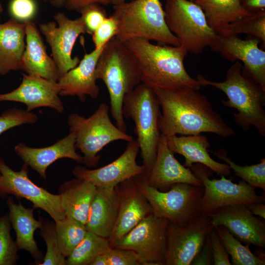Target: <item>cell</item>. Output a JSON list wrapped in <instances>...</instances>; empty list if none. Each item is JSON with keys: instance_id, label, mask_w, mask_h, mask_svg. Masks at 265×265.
I'll list each match as a JSON object with an SVG mask.
<instances>
[{"instance_id": "ee69618b", "label": "cell", "mask_w": 265, "mask_h": 265, "mask_svg": "<svg viewBox=\"0 0 265 265\" xmlns=\"http://www.w3.org/2000/svg\"><path fill=\"white\" fill-rule=\"evenodd\" d=\"M213 265V261L209 235L203 246L192 260L190 265Z\"/></svg>"}, {"instance_id": "9c48e42d", "label": "cell", "mask_w": 265, "mask_h": 265, "mask_svg": "<svg viewBox=\"0 0 265 265\" xmlns=\"http://www.w3.org/2000/svg\"><path fill=\"white\" fill-rule=\"evenodd\" d=\"M164 10L167 27L188 53L200 54L214 41L217 33L194 2L165 0Z\"/></svg>"}, {"instance_id": "8992f818", "label": "cell", "mask_w": 265, "mask_h": 265, "mask_svg": "<svg viewBox=\"0 0 265 265\" xmlns=\"http://www.w3.org/2000/svg\"><path fill=\"white\" fill-rule=\"evenodd\" d=\"M123 114L124 118H131L134 123L142 165L145 173L148 174L155 162L161 137V112L153 88L142 82L127 94L123 100Z\"/></svg>"}, {"instance_id": "f1b7e54d", "label": "cell", "mask_w": 265, "mask_h": 265, "mask_svg": "<svg viewBox=\"0 0 265 265\" xmlns=\"http://www.w3.org/2000/svg\"><path fill=\"white\" fill-rule=\"evenodd\" d=\"M203 11L209 25L214 30L251 13L244 9L240 0H194Z\"/></svg>"}, {"instance_id": "d6986e66", "label": "cell", "mask_w": 265, "mask_h": 265, "mask_svg": "<svg viewBox=\"0 0 265 265\" xmlns=\"http://www.w3.org/2000/svg\"><path fill=\"white\" fill-rule=\"evenodd\" d=\"M60 91L57 81L23 74L22 81L19 87L10 92L0 94V102L23 103L28 111L40 107H48L62 113L64 107L59 97Z\"/></svg>"}, {"instance_id": "2e32d148", "label": "cell", "mask_w": 265, "mask_h": 265, "mask_svg": "<svg viewBox=\"0 0 265 265\" xmlns=\"http://www.w3.org/2000/svg\"><path fill=\"white\" fill-rule=\"evenodd\" d=\"M207 215L212 228L222 226L246 245L265 248V219L253 215L245 205L222 207Z\"/></svg>"}, {"instance_id": "ba28073f", "label": "cell", "mask_w": 265, "mask_h": 265, "mask_svg": "<svg viewBox=\"0 0 265 265\" xmlns=\"http://www.w3.org/2000/svg\"><path fill=\"white\" fill-rule=\"evenodd\" d=\"M133 179L156 216L173 223L184 224L200 214L199 205L204 193L203 185L179 183L166 191H160L148 184L145 173Z\"/></svg>"}, {"instance_id": "816d5d0a", "label": "cell", "mask_w": 265, "mask_h": 265, "mask_svg": "<svg viewBox=\"0 0 265 265\" xmlns=\"http://www.w3.org/2000/svg\"><path fill=\"white\" fill-rule=\"evenodd\" d=\"M44 2H48V0H43Z\"/></svg>"}, {"instance_id": "e0dca14e", "label": "cell", "mask_w": 265, "mask_h": 265, "mask_svg": "<svg viewBox=\"0 0 265 265\" xmlns=\"http://www.w3.org/2000/svg\"><path fill=\"white\" fill-rule=\"evenodd\" d=\"M115 190L118 201L117 215L113 229L107 238L111 247L142 219L153 213L149 203L133 178L117 185Z\"/></svg>"}, {"instance_id": "d590c367", "label": "cell", "mask_w": 265, "mask_h": 265, "mask_svg": "<svg viewBox=\"0 0 265 265\" xmlns=\"http://www.w3.org/2000/svg\"><path fill=\"white\" fill-rule=\"evenodd\" d=\"M11 223L7 216L0 217V265H14L19 250L10 235Z\"/></svg>"}, {"instance_id": "5b68a950", "label": "cell", "mask_w": 265, "mask_h": 265, "mask_svg": "<svg viewBox=\"0 0 265 265\" xmlns=\"http://www.w3.org/2000/svg\"><path fill=\"white\" fill-rule=\"evenodd\" d=\"M113 8L112 15L118 27L115 36L121 41L141 38L161 44L180 45L167 27L160 0H132L113 5Z\"/></svg>"}, {"instance_id": "6da1fadb", "label": "cell", "mask_w": 265, "mask_h": 265, "mask_svg": "<svg viewBox=\"0 0 265 265\" xmlns=\"http://www.w3.org/2000/svg\"><path fill=\"white\" fill-rule=\"evenodd\" d=\"M153 89L161 109L159 128L164 136L211 132L227 137L235 133L206 96L197 90Z\"/></svg>"}, {"instance_id": "f5cc1de1", "label": "cell", "mask_w": 265, "mask_h": 265, "mask_svg": "<svg viewBox=\"0 0 265 265\" xmlns=\"http://www.w3.org/2000/svg\"><path fill=\"white\" fill-rule=\"evenodd\" d=\"M190 0L191 1H194V0Z\"/></svg>"}, {"instance_id": "7dc6e473", "label": "cell", "mask_w": 265, "mask_h": 265, "mask_svg": "<svg viewBox=\"0 0 265 265\" xmlns=\"http://www.w3.org/2000/svg\"><path fill=\"white\" fill-rule=\"evenodd\" d=\"M90 265H108L106 253L98 256Z\"/></svg>"}, {"instance_id": "c3c4849f", "label": "cell", "mask_w": 265, "mask_h": 265, "mask_svg": "<svg viewBox=\"0 0 265 265\" xmlns=\"http://www.w3.org/2000/svg\"><path fill=\"white\" fill-rule=\"evenodd\" d=\"M254 254L259 259L265 261V254L262 248L257 247L254 251Z\"/></svg>"}, {"instance_id": "b9f144b4", "label": "cell", "mask_w": 265, "mask_h": 265, "mask_svg": "<svg viewBox=\"0 0 265 265\" xmlns=\"http://www.w3.org/2000/svg\"><path fill=\"white\" fill-rule=\"evenodd\" d=\"M214 265H231L227 252L215 229L212 228L209 234Z\"/></svg>"}, {"instance_id": "74e56055", "label": "cell", "mask_w": 265, "mask_h": 265, "mask_svg": "<svg viewBox=\"0 0 265 265\" xmlns=\"http://www.w3.org/2000/svg\"><path fill=\"white\" fill-rule=\"evenodd\" d=\"M86 32L92 35L95 30L107 17L106 9L101 4L93 3L84 7L80 12Z\"/></svg>"}, {"instance_id": "db71d44e", "label": "cell", "mask_w": 265, "mask_h": 265, "mask_svg": "<svg viewBox=\"0 0 265 265\" xmlns=\"http://www.w3.org/2000/svg\"></svg>"}, {"instance_id": "277c9868", "label": "cell", "mask_w": 265, "mask_h": 265, "mask_svg": "<svg viewBox=\"0 0 265 265\" xmlns=\"http://www.w3.org/2000/svg\"><path fill=\"white\" fill-rule=\"evenodd\" d=\"M95 75L107 88L110 111L116 126L126 132L123 100L127 94L142 83L141 73L133 54L116 36L105 45L96 65Z\"/></svg>"}, {"instance_id": "ab89813d", "label": "cell", "mask_w": 265, "mask_h": 265, "mask_svg": "<svg viewBox=\"0 0 265 265\" xmlns=\"http://www.w3.org/2000/svg\"><path fill=\"white\" fill-rule=\"evenodd\" d=\"M9 11L12 18L24 23L34 17L37 12V5L34 0H11Z\"/></svg>"}, {"instance_id": "83f0119b", "label": "cell", "mask_w": 265, "mask_h": 265, "mask_svg": "<svg viewBox=\"0 0 265 265\" xmlns=\"http://www.w3.org/2000/svg\"><path fill=\"white\" fill-rule=\"evenodd\" d=\"M97 189L90 182L77 178L61 185L59 195L66 216L85 225Z\"/></svg>"}, {"instance_id": "5bb4252c", "label": "cell", "mask_w": 265, "mask_h": 265, "mask_svg": "<svg viewBox=\"0 0 265 265\" xmlns=\"http://www.w3.org/2000/svg\"><path fill=\"white\" fill-rule=\"evenodd\" d=\"M54 19L56 22L50 21L40 24L39 29L51 48L52 58L60 78L80 62L78 56L72 57V52L79 35L86 32L80 17L72 20L64 13L58 12Z\"/></svg>"}, {"instance_id": "cb8c5ba5", "label": "cell", "mask_w": 265, "mask_h": 265, "mask_svg": "<svg viewBox=\"0 0 265 265\" xmlns=\"http://www.w3.org/2000/svg\"><path fill=\"white\" fill-rule=\"evenodd\" d=\"M169 149L174 153L183 156L185 159L184 165L190 168L194 163H200L210 168L217 175L225 177L231 173V170L226 163L213 159L209 153L210 143L208 138L199 134L166 137Z\"/></svg>"}, {"instance_id": "836d02e7", "label": "cell", "mask_w": 265, "mask_h": 265, "mask_svg": "<svg viewBox=\"0 0 265 265\" xmlns=\"http://www.w3.org/2000/svg\"><path fill=\"white\" fill-rule=\"evenodd\" d=\"M212 153L218 159L225 162L235 175L240 178L254 189L260 188L265 191V159L260 163L251 165H239L228 157L226 152L220 149Z\"/></svg>"}, {"instance_id": "9a60e30c", "label": "cell", "mask_w": 265, "mask_h": 265, "mask_svg": "<svg viewBox=\"0 0 265 265\" xmlns=\"http://www.w3.org/2000/svg\"><path fill=\"white\" fill-rule=\"evenodd\" d=\"M139 150L138 141L133 139L128 142L123 153L111 163L93 169L77 166L73 174L75 178L87 181L97 188H114L120 183L145 173L144 167L136 162Z\"/></svg>"}, {"instance_id": "f6af8a7d", "label": "cell", "mask_w": 265, "mask_h": 265, "mask_svg": "<svg viewBox=\"0 0 265 265\" xmlns=\"http://www.w3.org/2000/svg\"><path fill=\"white\" fill-rule=\"evenodd\" d=\"M242 7L250 13L265 10V0H240Z\"/></svg>"}, {"instance_id": "f546056e", "label": "cell", "mask_w": 265, "mask_h": 265, "mask_svg": "<svg viewBox=\"0 0 265 265\" xmlns=\"http://www.w3.org/2000/svg\"><path fill=\"white\" fill-rule=\"evenodd\" d=\"M110 248L106 238L87 231L83 240L67 257L66 265H90L98 256Z\"/></svg>"}, {"instance_id": "4dcf8cb0", "label": "cell", "mask_w": 265, "mask_h": 265, "mask_svg": "<svg viewBox=\"0 0 265 265\" xmlns=\"http://www.w3.org/2000/svg\"><path fill=\"white\" fill-rule=\"evenodd\" d=\"M54 222L60 252L67 258L84 238L87 230L84 224L70 217Z\"/></svg>"}, {"instance_id": "30bf717a", "label": "cell", "mask_w": 265, "mask_h": 265, "mask_svg": "<svg viewBox=\"0 0 265 265\" xmlns=\"http://www.w3.org/2000/svg\"><path fill=\"white\" fill-rule=\"evenodd\" d=\"M189 168L204 186L199 205L200 214L207 215L228 206L265 202V193L259 195L253 187L242 180L234 183L224 176L220 179H210L212 171L200 163L193 164Z\"/></svg>"}, {"instance_id": "d6a6232c", "label": "cell", "mask_w": 265, "mask_h": 265, "mask_svg": "<svg viewBox=\"0 0 265 265\" xmlns=\"http://www.w3.org/2000/svg\"><path fill=\"white\" fill-rule=\"evenodd\" d=\"M227 252L231 256L233 265H265V261L258 258L224 227L214 228Z\"/></svg>"}, {"instance_id": "4fadbf2b", "label": "cell", "mask_w": 265, "mask_h": 265, "mask_svg": "<svg viewBox=\"0 0 265 265\" xmlns=\"http://www.w3.org/2000/svg\"><path fill=\"white\" fill-rule=\"evenodd\" d=\"M28 166L24 163L19 171L13 170L0 158V193L25 198L33 208L47 212L54 221L65 217L59 195L48 192L33 183L28 177Z\"/></svg>"}, {"instance_id": "52a82bcc", "label": "cell", "mask_w": 265, "mask_h": 265, "mask_svg": "<svg viewBox=\"0 0 265 265\" xmlns=\"http://www.w3.org/2000/svg\"><path fill=\"white\" fill-rule=\"evenodd\" d=\"M108 111V106L102 103L88 118L76 113L68 116L69 131L75 134L76 148L82 153L83 163L87 167L98 165L100 159L98 153L110 143L118 140L128 142L133 139L112 123Z\"/></svg>"}, {"instance_id": "bcb514c9", "label": "cell", "mask_w": 265, "mask_h": 265, "mask_svg": "<svg viewBox=\"0 0 265 265\" xmlns=\"http://www.w3.org/2000/svg\"><path fill=\"white\" fill-rule=\"evenodd\" d=\"M251 212L265 219V205L263 202H253L245 205Z\"/></svg>"}, {"instance_id": "e575fe53", "label": "cell", "mask_w": 265, "mask_h": 265, "mask_svg": "<svg viewBox=\"0 0 265 265\" xmlns=\"http://www.w3.org/2000/svg\"><path fill=\"white\" fill-rule=\"evenodd\" d=\"M41 237L46 244L47 251L39 265H65L66 258L60 252L55 230V223L40 218Z\"/></svg>"}, {"instance_id": "8fae6325", "label": "cell", "mask_w": 265, "mask_h": 265, "mask_svg": "<svg viewBox=\"0 0 265 265\" xmlns=\"http://www.w3.org/2000/svg\"><path fill=\"white\" fill-rule=\"evenodd\" d=\"M169 221L151 213L116 240L111 248L133 251L140 265H165L166 232Z\"/></svg>"}, {"instance_id": "7c38bea8", "label": "cell", "mask_w": 265, "mask_h": 265, "mask_svg": "<svg viewBox=\"0 0 265 265\" xmlns=\"http://www.w3.org/2000/svg\"><path fill=\"white\" fill-rule=\"evenodd\" d=\"M212 228L209 217L204 214L184 224L169 222L165 265H190Z\"/></svg>"}, {"instance_id": "4316f807", "label": "cell", "mask_w": 265, "mask_h": 265, "mask_svg": "<svg viewBox=\"0 0 265 265\" xmlns=\"http://www.w3.org/2000/svg\"><path fill=\"white\" fill-rule=\"evenodd\" d=\"M117 211L115 188H97L85 224L87 231L107 238L114 227Z\"/></svg>"}, {"instance_id": "f35d334b", "label": "cell", "mask_w": 265, "mask_h": 265, "mask_svg": "<svg viewBox=\"0 0 265 265\" xmlns=\"http://www.w3.org/2000/svg\"><path fill=\"white\" fill-rule=\"evenodd\" d=\"M118 23L112 15L107 17L92 34L95 49L103 47L117 34Z\"/></svg>"}, {"instance_id": "7a4b0ae2", "label": "cell", "mask_w": 265, "mask_h": 265, "mask_svg": "<svg viewBox=\"0 0 265 265\" xmlns=\"http://www.w3.org/2000/svg\"><path fill=\"white\" fill-rule=\"evenodd\" d=\"M124 43L138 63L142 83L164 90L201 89L199 81L186 70L184 59L188 53L182 46L155 45L141 38Z\"/></svg>"}, {"instance_id": "ac0fdd59", "label": "cell", "mask_w": 265, "mask_h": 265, "mask_svg": "<svg viewBox=\"0 0 265 265\" xmlns=\"http://www.w3.org/2000/svg\"><path fill=\"white\" fill-rule=\"evenodd\" d=\"M257 38L243 40L238 35L217 33L210 46L212 51L218 52L227 59L240 61L252 78L265 91V52L259 48Z\"/></svg>"}, {"instance_id": "8d00e7d4", "label": "cell", "mask_w": 265, "mask_h": 265, "mask_svg": "<svg viewBox=\"0 0 265 265\" xmlns=\"http://www.w3.org/2000/svg\"><path fill=\"white\" fill-rule=\"evenodd\" d=\"M37 121V116L31 111L17 108L9 109L0 116V134L12 128L33 124Z\"/></svg>"}, {"instance_id": "681fc988", "label": "cell", "mask_w": 265, "mask_h": 265, "mask_svg": "<svg viewBox=\"0 0 265 265\" xmlns=\"http://www.w3.org/2000/svg\"><path fill=\"white\" fill-rule=\"evenodd\" d=\"M109 0L110 2V3L112 4L113 5H117L127 1V0Z\"/></svg>"}, {"instance_id": "44dd1931", "label": "cell", "mask_w": 265, "mask_h": 265, "mask_svg": "<svg viewBox=\"0 0 265 265\" xmlns=\"http://www.w3.org/2000/svg\"><path fill=\"white\" fill-rule=\"evenodd\" d=\"M75 143V134L70 132L67 136L51 146L32 148L21 143L15 146L14 151L24 163L46 180L47 168L60 159L68 158L79 163H83V157L77 153Z\"/></svg>"}, {"instance_id": "3957f363", "label": "cell", "mask_w": 265, "mask_h": 265, "mask_svg": "<svg viewBox=\"0 0 265 265\" xmlns=\"http://www.w3.org/2000/svg\"><path fill=\"white\" fill-rule=\"evenodd\" d=\"M197 80L202 86H213L223 91L227 100L223 105L234 108L235 122L244 131L254 127L263 136H265V91L252 78L239 61H236L228 69L223 81L209 80L201 75Z\"/></svg>"}, {"instance_id": "7bdbcfd3", "label": "cell", "mask_w": 265, "mask_h": 265, "mask_svg": "<svg viewBox=\"0 0 265 265\" xmlns=\"http://www.w3.org/2000/svg\"><path fill=\"white\" fill-rule=\"evenodd\" d=\"M52 6L57 8H64L68 10L79 12L85 6L93 3L104 5L110 3L109 0H48Z\"/></svg>"}, {"instance_id": "d4e9b609", "label": "cell", "mask_w": 265, "mask_h": 265, "mask_svg": "<svg viewBox=\"0 0 265 265\" xmlns=\"http://www.w3.org/2000/svg\"><path fill=\"white\" fill-rule=\"evenodd\" d=\"M7 204L9 210L8 217L16 233L15 242L18 249L28 251L39 265L44 256L34 239V234L37 229L40 228L41 220L34 218L33 209L25 208L20 203H16L11 197L8 199Z\"/></svg>"}, {"instance_id": "60d3db41", "label": "cell", "mask_w": 265, "mask_h": 265, "mask_svg": "<svg viewBox=\"0 0 265 265\" xmlns=\"http://www.w3.org/2000/svg\"><path fill=\"white\" fill-rule=\"evenodd\" d=\"M106 255L108 265H140L135 253L130 250L111 247Z\"/></svg>"}, {"instance_id": "603a6c76", "label": "cell", "mask_w": 265, "mask_h": 265, "mask_svg": "<svg viewBox=\"0 0 265 265\" xmlns=\"http://www.w3.org/2000/svg\"><path fill=\"white\" fill-rule=\"evenodd\" d=\"M25 26L26 47L21 70L26 74L36 75L57 81L60 78L57 66L49 56L35 24L31 21L24 23Z\"/></svg>"}, {"instance_id": "484cf974", "label": "cell", "mask_w": 265, "mask_h": 265, "mask_svg": "<svg viewBox=\"0 0 265 265\" xmlns=\"http://www.w3.org/2000/svg\"><path fill=\"white\" fill-rule=\"evenodd\" d=\"M25 39L24 23L12 18L0 23V75L21 70Z\"/></svg>"}, {"instance_id": "ffe728a7", "label": "cell", "mask_w": 265, "mask_h": 265, "mask_svg": "<svg viewBox=\"0 0 265 265\" xmlns=\"http://www.w3.org/2000/svg\"><path fill=\"white\" fill-rule=\"evenodd\" d=\"M145 174L148 184L160 191H166L179 183L203 185L189 168L181 164L175 158L168 147L166 137L161 134L154 164L150 171Z\"/></svg>"}, {"instance_id": "f907efd6", "label": "cell", "mask_w": 265, "mask_h": 265, "mask_svg": "<svg viewBox=\"0 0 265 265\" xmlns=\"http://www.w3.org/2000/svg\"><path fill=\"white\" fill-rule=\"evenodd\" d=\"M2 11H3V8H2L1 4V3L0 2V15L2 13Z\"/></svg>"}, {"instance_id": "7402d4cb", "label": "cell", "mask_w": 265, "mask_h": 265, "mask_svg": "<svg viewBox=\"0 0 265 265\" xmlns=\"http://www.w3.org/2000/svg\"><path fill=\"white\" fill-rule=\"evenodd\" d=\"M104 47L85 53L75 67L59 79L57 82L60 87L59 96H77L82 102L87 96L93 99L98 97L100 89L96 83L95 70Z\"/></svg>"}, {"instance_id": "1f68e13d", "label": "cell", "mask_w": 265, "mask_h": 265, "mask_svg": "<svg viewBox=\"0 0 265 265\" xmlns=\"http://www.w3.org/2000/svg\"><path fill=\"white\" fill-rule=\"evenodd\" d=\"M215 31L222 35H250L260 39L265 46V10L251 13L237 21L218 28Z\"/></svg>"}]
</instances>
